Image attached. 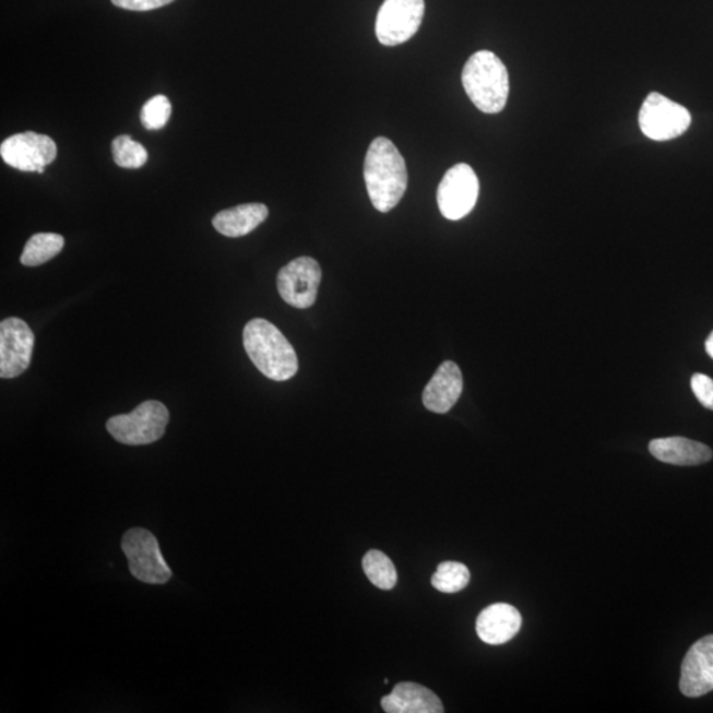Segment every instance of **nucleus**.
Instances as JSON below:
<instances>
[{"mask_svg":"<svg viewBox=\"0 0 713 713\" xmlns=\"http://www.w3.org/2000/svg\"><path fill=\"white\" fill-rule=\"evenodd\" d=\"M168 421V408L162 402L146 401L130 414L112 416L106 428L119 443L147 445L163 438Z\"/></svg>","mask_w":713,"mask_h":713,"instance_id":"4","label":"nucleus"},{"mask_svg":"<svg viewBox=\"0 0 713 713\" xmlns=\"http://www.w3.org/2000/svg\"><path fill=\"white\" fill-rule=\"evenodd\" d=\"M639 121L641 131L649 139L666 142L689 130L691 114L686 107L654 92L643 100Z\"/></svg>","mask_w":713,"mask_h":713,"instance_id":"6","label":"nucleus"},{"mask_svg":"<svg viewBox=\"0 0 713 713\" xmlns=\"http://www.w3.org/2000/svg\"><path fill=\"white\" fill-rule=\"evenodd\" d=\"M64 243V237L56 235V233H37L25 245L21 262L28 268L40 266L59 256Z\"/></svg>","mask_w":713,"mask_h":713,"instance_id":"18","label":"nucleus"},{"mask_svg":"<svg viewBox=\"0 0 713 713\" xmlns=\"http://www.w3.org/2000/svg\"><path fill=\"white\" fill-rule=\"evenodd\" d=\"M269 217L263 204H243L225 210L213 218V226L221 235L229 238L248 236Z\"/></svg>","mask_w":713,"mask_h":713,"instance_id":"17","label":"nucleus"},{"mask_svg":"<svg viewBox=\"0 0 713 713\" xmlns=\"http://www.w3.org/2000/svg\"><path fill=\"white\" fill-rule=\"evenodd\" d=\"M471 572L468 567L459 561H444L440 563L437 572L433 573L431 583L433 589L443 593H456L463 591L470 584Z\"/></svg>","mask_w":713,"mask_h":713,"instance_id":"20","label":"nucleus"},{"mask_svg":"<svg viewBox=\"0 0 713 713\" xmlns=\"http://www.w3.org/2000/svg\"><path fill=\"white\" fill-rule=\"evenodd\" d=\"M705 350L706 353H709V356L713 359V332L705 341Z\"/></svg>","mask_w":713,"mask_h":713,"instance_id":"25","label":"nucleus"},{"mask_svg":"<svg viewBox=\"0 0 713 713\" xmlns=\"http://www.w3.org/2000/svg\"><path fill=\"white\" fill-rule=\"evenodd\" d=\"M0 156L12 168L43 174L44 168L56 159L57 147L52 138L27 131L5 139L0 146Z\"/></svg>","mask_w":713,"mask_h":713,"instance_id":"10","label":"nucleus"},{"mask_svg":"<svg viewBox=\"0 0 713 713\" xmlns=\"http://www.w3.org/2000/svg\"><path fill=\"white\" fill-rule=\"evenodd\" d=\"M35 346V334L19 318H9L0 324V377L16 378L28 369Z\"/></svg>","mask_w":713,"mask_h":713,"instance_id":"11","label":"nucleus"},{"mask_svg":"<svg viewBox=\"0 0 713 713\" xmlns=\"http://www.w3.org/2000/svg\"><path fill=\"white\" fill-rule=\"evenodd\" d=\"M382 709L388 713H443V703L427 687L405 681L382 698Z\"/></svg>","mask_w":713,"mask_h":713,"instance_id":"15","label":"nucleus"},{"mask_svg":"<svg viewBox=\"0 0 713 713\" xmlns=\"http://www.w3.org/2000/svg\"><path fill=\"white\" fill-rule=\"evenodd\" d=\"M522 617L513 605L498 603L479 614L476 630L479 639L488 645H503L520 632Z\"/></svg>","mask_w":713,"mask_h":713,"instance_id":"14","label":"nucleus"},{"mask_svg":"<svg viewBox=\"0 0 713 713\" xmlns=\"http://www.w3.org/2000/svg\"><path fill=\"white\" fill-rule=\"evenodd\" d=\"M425 11V0H384L376 22L378 40L387 47L408 41L418 33Z\"/></svg>","mask_w":713,"mask_h":713,"instance_id":"7","label":"nucleus"},{"mask_svg":"<svg viewBox=\"0 0 713 713\" xmlns=\"http://www.w3.org/2000/svg\"><path fill=\"white\" fill-rule=\"evenodd\" d=\"M680 691L700 698L713 691V634L693 643L681 664Z\"/></svg>","mask_w":713,"mask_h":713,"instance_id":"12","label":"nucleus"},{"mask_svg":"<svg viewBox=\"0 0 713 713\" xmlns=\"http://www.w3.org/2000/svg\"><path fill=\"white\" fill-rule=\"evenodd\" d=\"M691 389L702 406L713 412V380L709 376L693 375L691 378Z\"/></svg>","mask_w":713,"mask_h":713,"instance_id":"23","label":"nucleus"},{"mask_svg":"<svg viewBox=\"0 0 713 713\" xmlns=\"http://www.w3.org/2000/svg\"><path fill=\"white\" fill-rule=\"evenodd\" d=\"M649 451L659 462L679 466L702 465L712 459L710 447L680 437L652 440Z\"/></svg>","mask_w":713,"mask_h":713,"instance_id":"16","label":"nucleus"},{"mask_svg":"<svg viewBox=\"0 0 713 713\" xmlns=\"http://www.w3.org/2000/svg\"><path fill=\"white\" fill-rule=\"evenodd\" d=\"M364 179L377 211L388 213L401 203L408 185L407 167L390 139L380 136L371 142L365 157Z\"/></svg>","mask_w":713,"mask_h":713,"instance_id":"1","label":"nucleus"},{"mask_svg":"<svg viewBox=\"0 0 713 713\" xmlns=\"http://www.w3.org/2000/svg\"><path fill=\"white\" fill-rule=\"evenodd\" d=\"M463 86L479 111L497 114L509 97V73L503 62L490 50H479L464 67Z\"/></svg>","mask_w":713,"mask_h":713,"instance_id":"3","label":"nucleus"},{"mask_svg":"<svg viewBox=\"0 0 713 713\" xmlns=\"http://www.w3.org/2000/svg\"><path fill=\"white\" fill-rule=\"evenodd\" d=\"M462 393V370L456 364L445 361L439 366L437 373L423 391V403L432 413L447 414L456 405Z\"/></svg>","mask_w":713,"mask_h":713,"instance_id":"13","label":"nucleus"},{"mask_svg":"<svg viewBox=\"0 0 713 713\" xmlns=\"http://www.w3.org/2000/svg\"><path fill=\"white\" fill-rule=\"evenodd\" d=\"M479 182L468 164L460 163L447 170L438 188V205L447 219H462L473 211L478 199Z\"/></svg>","mask_w":713,"mask_h":713,"instance_id":"8","label":"nucleus"},{"mask_svg":"<svg viewBox=\"0 0 713 713\" xmlns=\"http://www.w3.org/2000/svg\"><path fill=\"white\" fill-rule=\"evenodd\" d=\"M122 550L129 560L131 575L146 584H166L173 571L164 560L153 533L135 527L126 532Z\"/></svg>","mask_w":713,"mask_h":713,"instance_id":"5","label":"nucleus"},{"mask_svg":"<svg viewBox=\"0 0 713 713\" xmlns=\"http://www.w3.org/2000/svg\"><path fill=\"white\" fill-rule=\"evenodd\" d=\"M365 575L368 577L371 583L378 589L383 591L393 590L397 573L393 561L387 555L378 550H370L365 555L363 560Z\"/></svg>","mask_w":713,"mask_h":713,"instance_id":"19","label":"nucleus"},{"mask_svg":"<svg viewBox=\"0 0 713 713\" xmlns=\"http://www.w3.org/2000/svg\"><path fill=\"white\" fill-rule=\"evenodd\" d=\"M320 264L309 257L296 258L277 274V292L287 305L299 309L312 307L321 283Z\"/></svg>","mask_w":713,"mask_h":713,"instance_id":"9","label":"nucleus"},{"mask_svg":"<svg viewBox=\"0 0 713 713\" xmlns=\"http://www.w3.org/2000/svg\"><path fill=\"white\" fill-rule=\"evenodd\" d=\"M173 114V106L166 96H155L147 100L141 112L142 124L150 131L166 128L168 119Z\"/></svg>","mask_w":713,"mask_h":713,"instance_id":"22","label":"nucleus"},{"mask_svg":"<svg viewBox=\"0 0 713 713\" xmlns=\"http://www.w3.org/2000/svg\"><path fill=\"white\" fill-rule=\"evenodd\" d=\"M173 2L175 0H111V3L117 8L130 11L156 10Z\"/></svg>","mask_w":713,"mask_h":713,"instance_id":"24","label":"nucleus"},{"mask_svg":"<svg viewBox=\"0 0 713 713\" xmlns=\"http://www.w3.org/2000/svg\"><path fill=\"white\" fill-rule=\"evenodd\" d=\"M111 148L114 162L122 168H141L148 159L147 150L141 143L132 141L130 135L114 139Z\"/></svg>","mask_w":713,"mask_h":713,"instance_id":"21","label":"nucleus"},{"mask_svg":"<svg viewBox=\"0 0 713 713\" xmlns=\"http://www.w3.org/2000/svg\"><path fill=\"white\" fill-rule=\"evenodd\" d=\"M243 346L256 368L270 380L287 381L298 373L294 346L274 324L254 319L243 330Z\"/></svg>","mask_w":713,"mask_h":713,"instance_id":"2","label":"nucleus"}]
</instances>
